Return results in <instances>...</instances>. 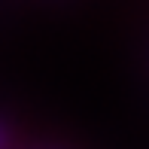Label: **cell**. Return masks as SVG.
Returning a JSON list of instances; mask_svg holds the SVG:
<instances>
[{
  "mask_svg": "<svg viewBox=\"0 0 149 149\" xmlns=\"http://www.w3.org/2000/svg\"><path fill=\"white\" fill-rule=\"evenodd\" d=\"M0 149H24L18 137V125L3 113H0Z\"/></svg>",
  "mask_w": 149,
  "mask_h": 149,
  "instance_id": "obj_1",
  "label": "cell"
},
{
  "mask_svg": "<svg viewBox=\"0 0 149 149\" xmlns=\"http://www.w3.org/2000/svg\"><path fill=\"white\" fill-rule=\"evenodd\" d=\"M37 149H43V146H37ZM49 149H55V146H49Z\"/></svg>",
  "mask_w": 149,
  "mask_h": 149,
  "instance_id": "obj_2",
  "label": "cell"
}]
</instances>
